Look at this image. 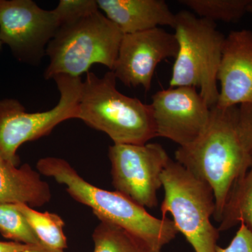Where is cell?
Wrapping results in <instances>:
<instances>
[{
    "mask_svg": "<svg viewBox=\"0 0 252 252\" xmlns=\"http://www.w3.org/2000/svg\"><path fill=\"white\" fill-rule=\"evenodd\" d=\"M99 10L94 0H61L54 9L60 24L71 22Z\"/></svg>",
    "mask_w": 252,
    "mask_h": 252,
    "instance_id": "20",
    "label": "cell"
},
{
    "mask_svg": "<svg viewBox=\"0 0 252 252\" xmlns=\"http://www.w3.org/2000/svg\"><path fill=\"white\" fill-rule=\"evenodd\" d=\"M34 246L16 242L0 241V252H32Z\"/></svg>",
    "mask_w": 252,
    "mask_h": 252,
    "instance_id": "22",
    "label": "cell"
},
{
    "mask_svg": "<svg viewBox=\"0 0 252 252\" xmlns=\"http://www.w3.org/2000/svg\"><path fill=\"white\" fill-rule=\"evenodd\" d=\"M178 49L175 34L160 28L124 34L112 72L124 85L142 86L147 92L158 64L175 59Z\"/></svg>",
    "mask_w": 252,
    "mask_h": 252,
    "instance_id": "11",
    "label": "cell"
},
{
    "mask_svg": "<svg viewBox=\"0 0 252 252\" xmlns=\"http://www.w3.org/2000/svg\"><path fill=\"white\" fill-rule=\"evenodd\" d=\"M60 26L54 9L32 0H0V41L23 62L39 64Z\"/></svg>",
    "mask_w": 252,
    "mask_h": 252,
    "instance_id": "9",
    "label": "cell"
},
{
    "mask_svg": "<svg viewBox=\"0 0 252 252\" xmlns=\"http://www.w3.org/2000/svg\"><path fill=\"white\" fill-rule=\"evenodd\" d=\"M32 252H64L63 250H56V249L50 248L44 245H35Z\"/></svg>",
    "mask_w": 252,
    "mask_h": 252,
    "instance_id": "23",
    "label": "cell"
},
{
    "mask_svg": "<svg viewBox=\"0 0 252 252\" xmlns=\"http://www.w3.org/2000/svg\"><path fill=\"white\" fill-rule=\"evenodd\" d=\"M161 182L165 190L162 217L172 215L177 230L195 252H217L220 230L210 220L215 212L211 187L171 158L162 171Z\"/></svg>",
    "mask_w": 252,
    "mask_h": 252,
    "instance_id": "6",
    "label": "cell"
},
{
    "mask_svg": "<svg viewBox=\"0 0 252 252\" xmlns=\"http://www.w3.org/2000/svg\"><path fill=\"white\" fill-rule=\"evenodd\" d=\"M97 4L124 34L175 25V14L164 0H97Z\"/></svg>",
    "mask_w": 252,
    "mask_h": 252,
    "instance_id": "13",
    "label": "cell"
},
{
    "mask_svg": "<svg viewBox=\"0 0 252 252\" xmlns=\"http://www.w3.org/2000/svg\"><path fill=\"white\" fill-rule=\"evenodd\" d=\"M175 159L211 187L215 198L213 217L220 223L233 186L250 163L240 125L239 106L212 107L205 130L191 143L179 147Z\"/></svg>",
    "mask_w": 252,
    "mask_h": 252,
    "instance_id": "1",
    "label": "cell"
},
{
    "mask_svg": "<svg viewBox=\"0 0 252 252\" xmlns=\"http://www.w3.org/2000/svg\"><path fill=\"white\" fill-rule=\"evenodd\" d=\"M248 12L252 13V0L250 1L248 7Z\"/></svg>",
    "mask_w": 252,
    "mask_h": 252,
    "instance_id": "24",
    "label": "cell"
},
{
    "mask_svg": "<svg viewBox=\"0 0 252 252\" xmlns=\"http://www.w3.org/2000/svg\"><path fill=\"white\" fill-rule=\"evenodd\" d=\"M0 233L16 243L29 245L42 244L14 204L0 203Z\"/></svg>",
    "mask_w": 252,
    "mask_h": 252,
    "instance_id": "19",
    "label": "cell"
},
{
    "mask_svg": "<svg viewBox=\"0 0 252 252\" xmlns=\"http://www.w3.org/2000/svg\"><path fill=\"white\" fill-rule=\"evenodd\" d=\"M51 190L28 164L17 166L0 158V203L26 204L31 207L49 203Z\"/></svg>",
    "mask_w": 252,
    "mask_h": 252,
    "instance_id": "15",
    "label": "cell"
},
{
    "mask_svg": "<svg viewBox=\"0 0 252 252\" xmlns=\"http://www.w3.org/2000/svg\"><path fill=\"white\" fill-rule=\"evenodd\" d=\"M217 252H252V230L245 223L240 228L226 248L217 247Z\"/></svg>",
    "mask_w": 252,
    "mask_h": 252,
    "instance_id": "21",
    "label": "cell"
},
{
    "mask_svg": "<svg viewBox=\"0 0 252 252\" xmlns=\"http://www.w3.org/2000/svg\"><path fill=\"white\" fill-rule=\"evenodd\" d=\"M2 46H3L2 43H1V41H0V51H1V48H2Z\"/></svg>",
    "mask_w": 252,
    "mask_h": 252,
    "instance_id": "25",
    "label": "cell"
},
{
    "mask_svg": "<svg viewBox=\"0 0 252 252\" xmlns=\"http://www.w3.org/2000/svg\"><path fill=\"white\" fill-rule=\"evenodd\" d=\"M14 205L43 245L56 250H63L67 248V238L63 230L64 220L61 217L49 212L36 211L26 204Z\"/></svg>",
    "mask_w": 252,
    "mask_h": 252,
    "instance_id": "17",
    "label": "cell"
},
{
    "mask_svg": "<svg viewBox=\"0 0 252 252\" xmlns=\"http://www.w3.org/2000/svg\"><path fill=\"white\" fill-rule=\"evenodd\" d=\"M94 252H162L142 239L105 220H100L93 233Z\"/></svg>",
    "mask_w": 252,
    "mask_h": 252,
    "instance_id": "16",
    "label": "cell"
},
{
    "mask_svg": "<svg viewBox=\"0 0 252 252\" xmlns=\"http://www.w3.org/2000/svg\"><path fill=\"white\" fill-rule=\"evenodd\" d=\"M220 89L217 107L252 104V32L232 31L225 36L217 72Z\"/></svg>",
    "mask_w": 252,
    "mask_h": 252,
    "instance_id": "12",
    "label": "cell"
},
{
    "mask_svg": "<svg viewBox=\"0 0 252 252\" xmlns=\"http://www.w3.org/2000/svg\"><path fill=\"white\" fill-rule=\"evenodd\" d=\"M39 173L66 186L72 198L91 207L99 220H105L135 235L158 251L173 240L179 233L173 220L152 216L144 207L117 191H109L86 182L74 167L59 158L38 160Z\"/></svg>",
    "mask_w": 252,
    "mask_h": 252,
    "instance_id": "2",
    "label": "cell"
},
{
    "mask_svg": "<svg viewBox=\"0 0 252 252\" xmlns=\"http://www.w3.org/2000/svg\"><path fill=\"white\" fill-rule=\"evenodd\" d=\"M239 112L250 163L247 171L235 182L227 199L218 228L220 232L242 223L252 230V104H241Z\"/></svg>",
    "mask_w": 252,
    "mask_h": 252,
    "instance_id": "14",
    "label": "cell"
},
{
    "mask_svg": "<svg viewBox=\"0 0 252 252\" xmlns=\"http://www.w3.org/2000/svg\"><path fill=\"white\" fill-rule=\"evenodd\" d=\"M117 80L112 71L102 77L86 73L77 119L107 134L115 144H147L157 137L152 105L119 92Z\"/></svg>",
    "mask_w": 252,
    "mask_h": 252,
    "instance_id": "3",
    "label": "cell"
},
{
    "mask_svg": "<svg viewBox=\"0 0 252 252\" xmlns=\"http://www.w3.org/2000/svg\"><path fill=\"white\" fill-rule=\"evenodd\" d=\"M53 79L60 99L49 110L29 113L16 99H0V158L17 166V151L22 144L49 135L61 123L77 119L81 77L59 75Z\"/></svg>",
    "mask_w": 252,
    "mask_h": 252,
    "instance_id": "7",
    "label": "cell"
},
{
    "mask_svg": "<svg viewBox=\"0 0 252 252\" xmlns=\"http://www.w3.org/2000/svg\"><path fill=\"white\" fill-rule=\"evenodd\" d=\"M112 185L140 206L158 205L161 175L170 158L160 144H115L109 149Z\"/></svg>",
    "mask_w": 252,
    "mask_h": 252,
    "instance_id": "8",
    "label": "cell"
},
{
    "mask_svg": "<svg viewBox=\"0 0 252 252\" xmlns=\"http://www.w3.org/2000/svg\"><path fill=\"white\" fill-rule=\"evenodd\" d=\"M124 34L99 10L61 25L48 44L46 79L59 75L81 77L94 64L113 71Z\"/></svg>",
    "mask_w": 252,
    "mask_h": 252,
    "instance_id": "4",
    "label": "cell"
},
{
    "mask_svg": "<svg viewBox=\"0 0 252 252\" xmlns=\"http://www.w3.org/2000/svg\"><path fill=\"white\" fill-rule=\"evenodd\" d=\"M251 0H180L179 3L195 15L209 21L237 22L245 13Z\"/></svg>",
    "mask_w": 252,
    "mask_h": 252,
    "instance_id": "18",
    "label": "cell"
},
{
    "mask_svg": "<svg viewBox=\"0 0 252 252\" xmlns=\"http://www.w3.org/2000/svg\"><path fill=\"white\" fill-rule=\"evenodd\" d=\"M157 137L187 145L205 130L211 108L193 87L179 86L158 91L151 103Z\"/></svg>",
    "mask_w": 252,
    "mask_h": 252,
    "instance_id": "10",
    "label": "cell"
},
{
    "mask_svg": "<svg viewBox=\"0 0 252 252\" xmlns=\"http://www.w3.org/2000/svg\"><path fill=\"white\" fill-rule=\"evenodd\" d=\"M173 28L179 49L170 87L198 89L199 94L212 108L220 95L217 77L225 36L217 30L216 23L188 11L175 14Z\"/></svg>",
    "mask_w": 252,
    "mask_h": 252,
    "instance_id": "5",
    "label": "cell"
}]
</instances>
